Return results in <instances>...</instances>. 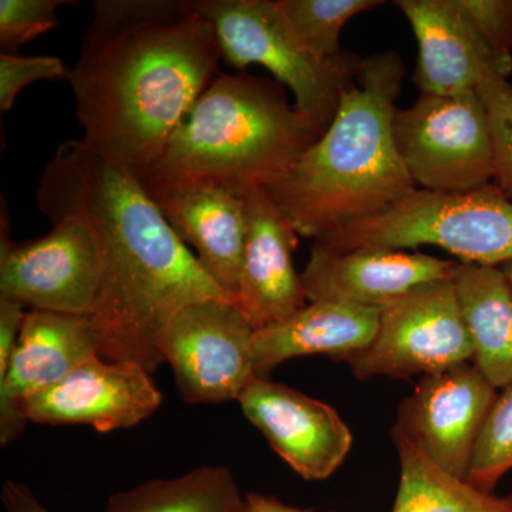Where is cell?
<instances>
[{
    "label": "cell",
    "mask_w": 512,
    "mask_h": 512,
    "mask_svg": "<svg viewBox=\"0 0 512 512\" xmlns=\"http://www.w3.org/2000/svg\"><path fill=\"white\" fill-rule=\"evenodd\" d=\"M163 394L150 373L133 362L94 356L23 406L30 423L87 424L100 433L131 429L160 409Z\"/></svg>",
    "instance_id": "obj_12"
},
{
    "label": "cell",
    "mask_w": 512,
    "mask_h": 512,
    "mask_svg": "<svg viewBox=\"0 0 512 512\" xmlns=\"http://www.w3.org/2000/svg\"><path fill=\"white\" fill-rule=\"evenodd\" d=\"M147 191V190H146ZM175 235L237 303L245 244V197L212 184L147 191Z\"/></svg>",
    "instance_id": "obj_18"
},
{
    "label": "cell",
    "mask_w": 512,
    "mask_h": 512,
    "mask_svg": "<svg viewBox=\"0 0 512 512\" xmlns=\"http://www.w3.org/2000/svg\"><path fill=\"white\" fill-rule=\"evenodd\" d=\"M400 483L392 512H512V495L484 493L434 466L402 434L392 431Z\"/></svg>",
    "instance_id": "obj_22"
},
{
    "label": "cell",
    "mask_w": 512,
    "mask_h": 512,
    "mask_svg": "<svg viewBox=\"0 0 512 512\" xmlns=\"http://www.w3.org/2000/svg\"><path fill=\"white\" fill-rule=\"evenodd\" d=\"M335 249L433 245L463 264L512 261V201L497 184L464 192H413L396 207L318 239Z\"/></svg>",
    "instance_id": "obj_5"
},
{
    "label": "cell",
    "mask_w": 512,
    "mask_h": 512,
    "mask_svg": "<svg viewBox=\"0 0 512 512\" xmlns=\"http://www.w3.org/2000/svg\"><path fill=\"white\" fill-rule=\"evenodd\" d=\"M242 412L302 478L326 480L348 457L352 431L329 404L269 379L239 397Z\"/></svg>",
    "instance_id": "obj_13"
},
{
    "label": "cell",
    "mask_w": 512,
    "mask_h": 512,
    "mask_svg": "<svg viewBox=\"0 0 512 512\" xmlns=\"http://www.w3.org/2000/svg\"><path fill=\"white\" fill-rule=\"evenodd\" d=\"M382 5V0H278L295 35L320 60L342 56L339 40L346 23Z\"/></svg>",
    "instance_id": "obj_23"
},
{
    "label": "cell",
    "mask_w": 512,
    "mask_h": 512,
    "mask_svg": "<svg viewBox=\"0 0 512 512\" xmlns=\"http://www.w3.org/2000/svg\"><path fill=\"white\" fill-rule=\"evenodd\" d=\"M320 138L276 80L220 74L143 185L212 184L245 195L278 183Z\"/></svg>",
    "instance_id": "obj_4"
},
{
    "label": "cell",
    "mask_w": 512,
    "mask_h": 512,
    "mask_svg": "<svg viewBox=\"0 0 512 512\" xmlns=\"http://www.w3.org/2000/svg\"><path fill=\"white\" fill-rule=\"evenodd\" d=\"M53 228L26 242L10 238L8 212L0 229V298L37 311L93 316L101 262L89 227L79 218H49Z\"/></svg>",
    "instance_id": "obj_9"
},
{
    "label": "cell",
    "mask_w": 512,
    "mask_h": 512,
    "mask_svg": "<svg viewBox=\"0 0 512 512\" xmlns=\"http://www.w3.org/2000/svg\"><path fill=\"white\" fill-rule=\"evenodd\" d=\"M248 512H315L312 508H299L285 504L272 495L247 494Z\"/></svg>",
    "instance_id": "obj_31"
},
{
    "label": "cell",
    "mask_w": 512,
    "mask_h": 512,
    "mask_svg": "<svg viewBox=\"0 0 512 512\" xmlns=\"http://www.w3.org/2000/svg\"><path fill=\"white\" fill-rule=\"evenodd\" d=\"M495 56L512 62V0H460Z\"/></svg>",
    "instance_id": "obj_28"
},
{
    "label": "cell",
    "mask_w": 512,
    "mask_h": 512,
    "mask_svg": "<svg viewBox=\"0 0 512 512\" xmlns=\"http://www.w3.org/2000/svg\"><path fill=\"white\" fill-rule=\"evenodd\" d=\"M298 235L266 188L245 195L237 306L255 330L284 322L309 303L293 262Z\"/></svg>",
    "instance_id": "obj_16"
},
{
    "label": "cell",
    "mask_w": 512,
    "mask_h": 512,
    "mask_svg": "<svg viewBox=\"0 0 512 512\" xmlns=\"http://www.w3.org/2000/svg\"><path fill=\"white\" fill-rule=\"evenodd\" d=\"M25 316V306L0 298V377L8 372Z\"/></svg>",
    "instance_id": "obj_29"
},
{
    "label": "cell",
    "mask_w": 512,
    "mask_h": 512,
    "mask_svg": "<svg viewBox=\"0 0 512 512\" xmlns=\"http://www.w3.org/2000/svg\"><path fill=\"white\" fill-rule=\"evenodd\" d=\"M417 45L413 82L421 94L454 96L477 90L485 79H508L512 62L495 56L461 8L460 0H396Z\"/></svg>",
    "instance_id": "obj_17"
},
{
    "label": "cell",
    "mask_w": 512,
    "mask_h": 512,
    "mask_svg": "<svg viewBox=\"0 0 512 512\" xmlns=\"http://www.w3.org/2000/svg\"><path fill=\"white\" fill-rule=\"evenodd\" d=\"M2 503L5 512H52L37 500L29 487L8 480L2 487Z\"/></svg>",
    "instance_id": "obj_30"
},
{
    "label": "cell",
    "mask_w": 512,
    "mask_h": 512,
    "mask_svg": "<svg viewBox=\"0 0 512 512\" xmlns=\"http://www.w3.org/2000/svg\"><path fill=\"white\" fill-rule=\"evenodd\" d=\"M404 74L394 50L360 59L328 130L266 188L302 237L318 241L375 218L417 190L393 137Z\"/></svg>",
    "instance_id": "obj_3"
},
{
    "label": "cell",
    "mask_w": 512,
    "mask_h": 512,
    "mask_svg": "<svg viewBox=\"0 0 512 512\" xmlns=\"http://www.w3.org/2000/svg\"><path fill=\"white\" fill-rule=\"evenodd\" d=\"M217 33L222 60L234 69L256 64L291 89L295 109L322 136L355 82L360 59L343 53L320 60L295 35L278 0H197Z\"/></svg>",
    "instance_id": "obj_6"
},
{
    "label": "cell",
    "mask_w": 512,
    "mask_h": 512,
    "mask_svg": "<svg viewBox=\"0 0 512 512\" xmlns=\"http://www.w3.org/2000/svg\"><path fill=\"white\" fill-rule=\"evenodd\" d=\"M255 329L235 303L204 301L185 306L158 340L164 363L185 402L215 404L239 400L258 379Z\"/></svg>",
    "instance_id": "obj_10"
},
{
    "label": "cell",
    "mask_w": 512,
    "mask_h": 512,
    "mask_svg": "<svg viewBox=\"0 0 512 512\" xmlns=\"http://www.w3.org/2000/svg\"><path fill=\"white\" fill-rule=\"evenodd\" d=\"M37 205L47 218L70 215L92 231L101 262L93 319L103 359L137 363L153 375L164 363L158 340L181 309L235 303L175 235L144 185L83 140L57 148L40 177Z\"/></svg>",
    "instance_id": "obj_1"
},
{
    "label": "cell",
    "mask_w": 512,
    "mask_h": 512,
    "mask_svg": "<svg viewBox=\"0 0 512 512\" xmlns=\"http://www.w3.org/2000/svg\"><path fill=\"white\" fill-rule=\"evenodd\" d=\"M461 313L473 343V365L495 389L512 386V291L500 266L458 262Z\"/></svg>",
    "instance_id": "obj_20"
},
{
    "label": "cell",
    "mask_w": 512,
    "mask_h": 512,
    "mask_svg": "<svg viewBox=\"0 0 512 512\" xmlns=\"http://www.w3.org/2000/svg\"><path fill=\"white\" fill-rule=\"evenodd\" d=\"M69 70L57 57H23L0 53V111L12 109L16 97L39 80L67 79Z\"/></svg>",
    "instance_id": "obj_27"
},
{
    "label": "cell",
    "mask_w": 512,
    "mask_h": 512,
    "mask_svg": "<svg viewBox=\"0 0 512 512\" xmlns=\"http://www.w3.org/2000/svg\"><path fill=\"white\" fill-rule=\"evenodd\" d=\"M454 279L417 286L380 308L375 339L343 362L356 379L429 376L473 360Z\"/></svg>",
    "instance_id": "obj_8"
},
{
    "label": "cell",
    "mask_w": 512,
    "mask_h": 512,
    "mask_svg": "<svg viewBox=\"0 0 512 512\" xmlns=\"http://www.w3.org/2000/svg\"><path fill=\"white\" fill-rule=\"evenodd\" d=\"M70 0H0L2 53L19 55L20 47L59 26L57 9Z\"/></svg>",
    "instance_id": "obj_25"
},
{
    "label": "cell",
    "mask_w": 512,
    "mask_h": 512,
    "mask_svg": "<svg viewBox=\"0 0 512 512\" xmlns=\"http://www.w3.org/2000/svg\"><path fill=\"white\" fill-rule=\"evenodd\" d=\"M93 316L26 312L8 372L0 377V444L9 446L29 423L23 406L33 394L62 382L76 367L99 356Z\"/></svg>",
    "instance_id": "obj_14"
},
{
    "label": "cell",
    "mask_w": 512,
    "mask_h": 512,
    "mask_svg": "<svg viewBox=\"0 0 512 512\" xmlns=\"http://www.w3.org/2000/svg\"><path fill=\"white\" fill-rule=\"evenodd\" d=\"M501 271L504 272L505 278H507L508 284H510V288L512 291V261L507 262L503 266H500Z\"/></svg>",
    "instance_id": "obj_32"
},
{
    "label": "cell",
    "mask_w": 512,
    "mask_h": 512,
    "mask_svg": "<svg viewBox=\"0 0 512 512\" xmlns=\"http://www.w3.org/2000/svg\"><path fill=\"white\" fill-rule=\"evenodd\" d=\"M493 134L495 184L512 198V84L491 76L478 86Z\"/></svg>",
    "instance_id": "obj_26"
},
{
    "label": "cell",
    "mask_w": 512,
    "mask_h": 512,
    "mask_svg": "<svg viewBox=\"0 0 512 512\" xmlns=\"http://www.w3.org/2000/svg\"><path fill=\"white\" fill-rule=\"evenodd\" d=\"M512 470V386L498 394L478 437L466 481L493 494L495 485Z\"/></svg>",
    "instance_id": "obj_24"
},
{
    "label": "cell",
    "mask_w": 512,
    "mask_h": 512,
    "mask_svg": "<svg viewBox=\"0 0 512 512\" xmlns=\"http://www.w3.org/2000/svg\"><path fill=\"white\" fill-rule=\"evenodd\" d=\"M221 59L197 0H97L67 77L82 140L143 184Z\"/></svg>",
    "instance_id": "obj_2"
},
{
    "label": "cell",
    "mask_w": 512,
    "mask_h": 512,
    "mask_svg": "<svg viewBox=\"0 0 512 512\" xmlns=\"http://www.w3.org/2000/svg\"><path fill=\"white\" fill-rule=\"evenodd\" d=\"M497 390L470 363L421 377L400 403L392 431L406 437L434 466L466 481Z\"/></svg>",
    "instance_id": "obj_11"
},
{
    "label": "cell",
    "mask_w": 512,
    "mask_h": 512,
    "mask_svg": "<svg viewBox=\"0 0 512 512\" xmlns=\"http://www.w3.org/2000/svg\"><path fill=\"white\" fill-rule=\"evenodd\" d=\"M379 308L340 302H309L298 313L269 328L255 330L254 357L258 379L293 357L328 355L335 362L375 339Z\"/></svg>",
    "instance_id": "obj_19"
},
{
    "label": "cell",
    "mask_w": 512,
    "mask_h": 512,
    "mask_svg": "<svg viewBox=\"0 0 512 512\" xmlns=\"http://www.w3.org/2000/svg\"><path fill=\"white\" fill-rule=\"evenodd\" d=\"M458 262L423 252L359 247L335 249L313 242L301 274L309 302L382 308L417 286L454 279Z\"/></svg>",
    "instance_id": "obj_15"
},
{
    "label": "cell",
    "mask_w": 512,
    "mask_h": 512,
    "mask_svg": "<svg viewBox=\"0 0 512 512\" xmlns=\"http://www.w3.org/2000/svg\"><path fill=\"white\" fill-rule=\"evenodd\" d=\"M393 137L419 190L464 192L494 180L493 134L477 90L421 94L412 106L394 113Z\"/></svg>",
    "instance_id": "obj_7"
},
{
    "label": "cell",
    "mask_w": 512,
    "mask_h": 512,
    "mask_svg": "<svg viewBox=\"0 0 512 512\" xmlns=\"http://www.w3.org/2000/svg\"><path fill=\"white\" fill-rule=\"evenodd\" d=\"M104 512H248V503L227 467L202 466L111 495Z\"/></svg>",
    "instance_id": "obj_21"
}]
</instances>
